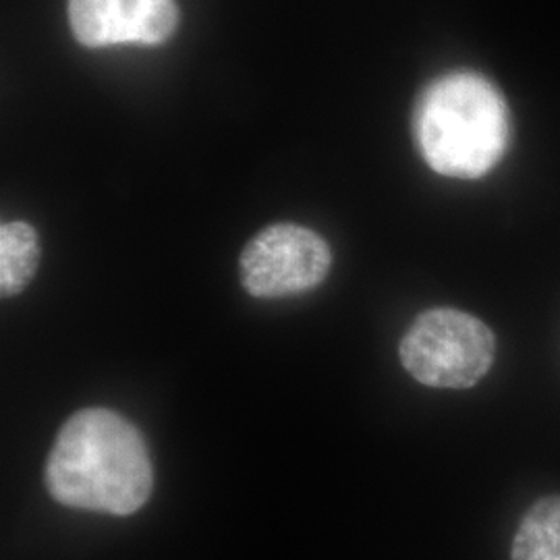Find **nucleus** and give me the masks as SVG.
Listing matches in <instances>:
<instances>
[{"label": "nucleus", "mask_w": 560, "mask_h": 560, "mask_svg": "<svg viewBox=\"0 0 560 560\" xmlns=\"http://www.w3.org/2000/svg\"><path fill=\"white\" fill-rule=\"evenodd\" d=\"M330 264V247L316 231L277 222L243 247L241 284L252 298L282 300L316 289L328 277Z\"/></svg>", "instance_id": "obj_4"}, {"label": "nucleus", "mask_w": 560, "mask_h": 560, "mask_svg": "<svg viewBox=\"0 0 560 560\" xmlns=\"http://www.w3.org/2000/svg\"><path fill=\"white\" fill-rule=\"evenodd\" d=\"M413 138L423 162L442 177L488 175L511 141L509 106L499 88L476 71H451L421 90Z\"/></svg>", "instance_id": "obj_2"}, {"label": "nucleus", "mask_w": 560, "mask_h": 560, "mask_svg": "<svg viewBox=\"0 0 560 560\" xmlns=\"http://www.w3.org/2000/svg\"><path fill=\"white\" fill-rule=\"evenodd\" d=\"M40 266V240L32 224L4 222L0 226V293L15 298L27 289Z\"/></svg>", "instance_id": "obj_6"}, {"label": "nucleus", "mask_w": 560, "mask_h": 560, "mask_svg": "<svg viewBox=\"0 0 560 560\" xmlns=\"http://www.w3.org/2000/svg\"><path fill=\"white\" fill-rule=\"evenodd\" d=\"M44 481L59 504L131 515L148 502L154 469L138 428L110 409H81L60 428Z\"/></svg>", "instance_id": "obj_1"}, {"label": "nucleus", "mask_w": 560, "mask_h": 560, "mask_svg": "<svg viewBox=\"0 0 560 560\" xmlns=\"http://www.w3.org/2000/svg\"><path fill=\"white\" fill-rule=\"evenodd\" d=\"M497 340L476 316L453 307L420 314L400 340L402 368L432 388H469L494 363Z\"/></svg>", "instance_id": "obj_3"}, {"label": "nucleus", "mask_w": 560, "mask_h": 560, "mask_svg": "<svg viewBox=\"0 0 560 560\" xmlns=\"http://www.w3.org/2000/svg\"><path fill=\"white\" fill-rule=\"evenodd\" d=\"M511 560H560V497H546L523 515Z\"/></svg>", "instance_id": "obj_7"}, {"label": "nucleus", "mask_w": 560, "mask_h": 560, "mask_svg": "<svg viewBox=\"0 0 560 560\" xmlns=\"http://www.w3.org/2000/svg\"><path fill=\"white\" fill-rule=\"evenodd\" d=\"M73 38L85 48L159 46L179 27L177 0H69Z\"/></svg>", "instance_id": "obj_5"}]
</instances>
